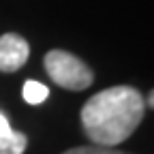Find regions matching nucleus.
<instances>
[{
	"label": "nucleus",
	"instance_id": "nucleus-1",
	"mask_svg": "<svg viewBox=\"0 0 154 154\" xmlns=\"http://www.w3.org/2000/svg\"><path fill=\"white\" fill-rule=\"evenodd\" d=\"M143 111L146 103L139 90L113 86L86 101L82 107V126L92 146L113 148L135 133Z\"/></svg>",
	"mask_w": 154,
	"mask_h": 154
},
{
	"label": "nucleus",
	"instance_id": "nucleus-2",
	"mask_svg": "<svg viewBox=\"0 0 154 154\" xmlns=\"http://www.w3.org/2000/svg\"><path fill=\"white\" fill-rule=\"evenodd\" d=\"M45 71L51 79L66 90H86L92 82L94 75L90 66L79 60L77 56L64 51V49H51L45 56Z\"/></svg>",
	"mask_w": 154,
	"mask_h": 154
},
{
	"label": "nucleus",
	"instance_id": "nucleus-3",
	"mask_svg": "<svg viewBox=\"0 0 154 154\" xmlns=\"http://www.w3.org/2000/svg\"><path fill=\"white\" fill-rule=\"evenodd\" d=\"M28 56H30V45L26 43V38L13 32L0 36V71L2 73H13L22 69Z\"/></svg>",
	"mask_w": 154,
	"mask_h": 154
},
{
	"label": "nucleus",
	"instance_id": "nucleus-4",
	"mask_svg": "<svg viewBox=\"0 0 154 154\" xmlns=\"http://www.w3.org/2000/svg\"><path fill=\"white\" fill-rule=\"evenodd\" d=\"M28 148V137L13 131L7 116L0 111V154H24Z\"/></svg>",
	"mask_w": 154,
	"mask_h": 154
},
{
	"label": "nucleus",
	"instance_id": "nucleus-5",
	"mask_svg": "<svg viewBox=\"0 0 154 154\" xmlns=\"http://www.w3.org/2000/svg\"><path fill=\"white\" fill-rule=\"evenodd\" d=\"M22 94H24V101H26V103H30V105H38V103H43V101L47 99L49 90H47L43 84H38V82L30 79V82L24 84Z\"/></svg>",
	"mask_w": 154,
	"mask_h": 154
},
{
	"label": "nucleus",
	"instance_id": "nucleus-6",
	"mask_svg": "<svg viewBox=\"0 0 154 154\" xmlns=\"http://www.w3.org/2000/svg\"><path fill=\"white\" fill-rule=\"evenodd\" d=\"M62 154H128V152H120L116 148H103V146H82V148H71Z\"/></svg>",
	"mask_w": 154,
	"mask_h": 154
}]
</instances>
